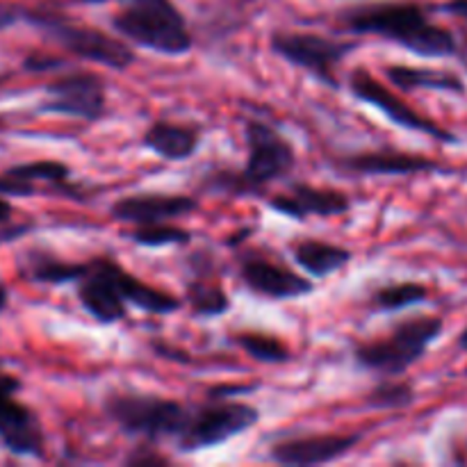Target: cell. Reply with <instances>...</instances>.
<instances>
[{
    "instance_id": "d590c367",
    "label": "cell",
    "mask_w": 467,
    "mask_h": 467,
    "mask_svg": "<svg viewBox=\"0 0 467 467\" xmlns=\"http://www.w3.org/2000/svg\"><path fill=\"white\" fill-rule=\"evenodd\" d=\"M7 304H9V290L5 283H0V313L7 310Z\"/></svg>"
},
{
    "instance_id": "74e56055",
    "label": "cell",
    "mask_w": 467,
    "mask_h": 467,
    "mask_svg": "<svg viewBox=\"0 0 467 467\" xmlns=\"http://www.w3.org/2000/svg\"><path fill=\"white\" fill-rule=\"evenodd\" d=\"M73 3H80V5H103L108 0H73Z\"/></svg>"
},
{
    "instance_id": "9c48e42d",
    "label": "cell",
    "mask_w": 467,
    "mask_h": 467,
    "mask_svg": "<svg viewBox=\"0 0 467 467\" xmlns=\"http://www.w3.org/2000/svg\"><path fill=\"white\" fill-rule=\"evenodd\" d=\"M244 144L246 162L240 169V178L246 196H265L267 185L295 169L296 150L292 141L260 119L244 121Z\"/></svg>"
},
{
    "instance_id": "5bb4252c",
    "label": "cell",
    "mask_w": 467,
    "mask_h": 467,
    "mask_svg": "<svg viewBox=\"0 0 467 467\" xmlns=\"http://www.w3.org/2000/svg\"><path fill=\"white\" fill-rule=\"evenodd\" d=\"M363 433H315L278 441L269 447V459L285 467L327 465L345 459L358 447Z\"/></svg>"
},
{
    "instance_id": "ac0fdd59",
    "label": "cell",
    "mask_w": 467,
    "mask_h": 467,
    "mask_svg": "<svg viewBox=\"0 0 467 467\" xmlns=\"http://www.w3.org/2000/svg\"><path fill=\"white\" fill-rule=\"evenodd\" d=\"M141 146L164 162H185L199 150L201 132L194 126L158 119L144 130Z\"/></svg>"
},
{
    "instance_id": "d6a6232c",
    "label": "cell",
    "mask_w": 467,
    "mask_h": 467,
    "mask_svg": "<svg viewBox=\"0 0 467 467\" xmlns=\"http://www.w3.org/2000/svg\"><path fill=\"white\" fill-rule=\"evenodd\" d=\"M442 9L450 14H454V16H461L467 23V0H450V3H447Z\"/></svg>"
},
{
    "instance_id": "484cf974",
    "label": "cell",
    "mask_w": 467,
    "mask_h": 467,
    "mask_svg": "<svg viewBox=\"0 0 467 467\" xmlns=\"http://www.w3.org/2000/svg\"><path fill=\"white\" fill-rule=\"evenodd\" d=\"M415 401L413 383L388 377L365 395V406L374 410H401Z\"/></svg>"
},
{
    "instance_id": "2e32d148",
    "label": "cell",
    "mask_w": 467,
    "mask_h": 467,
    "mask_svg": "<svg viewBox=\"0 0 467 467\" xmlns=\"http://www.w3.org/2000/svg\"><path fill=\"white\" fill-rule=\"evenodd\" d=\"M199 208V201L190 194H162V192H140L121 196L109 205V217L123 223H158L190 217Z\"/></svg>"
},
{
    "instance_id": "ba28073f",
    "label": "cell",
    "mask_w": 467,
    "mask_h": 467,
    "mask_svg": "<svg viewBox=\"0 0 467 467\" xmlns=\"http://www.w3.org/2000/svg\"><path fill=\"white\" fill-rule=\"evenodd\" d=\"M135 281V274L123 269L112 255H96L87 260L85 274L76 281V296L96 322L112 327L126 317Z\"/></svg>"
},
{
    "instance_id": "e0dca14e",
    "label": "cell",
    "mask_w": 467,
    "mask_h": 467,
    "mask_svg": "<svg viewBox=\"0 0 467 467\" xmlns=\"http://www.w3.org/2000/svg\"><path fill=\"white\" fill-rule=\"evenodd\" d=\"M337 167L356 176H415V173L445 171L438 160L400 149H374L342 155Z\"/></svg>"
},
{
    "instance_id": "277c9868",
    "label": "cell",
    "mask_w": 467,
    "mask_h": 467,
    "mask_svg": "<svg viewBox=\"0 0 467 467\" xmlns=\"http://www.w3.org/2000/svg\"><path fill=\"white\" fill-rule=\"evenodd\" d=\"M103 409L126 436L141 438L150 445L162 441L176 442L190 418V406L153 392H109Z\"/></svg>"
},
{
    "instance_id": "44dd1931",
    "label": "cell",
    "mask_w": 467,
    "mask_h": 467,
    "mask_svg": "<svg viewBox=\"0 0 467 467\" xmlns=\"http://www.w3.org/2000/svg\"><path fill=\"white\" fill-rule=\"evenodd\" d=\"M292 258L313 278H327L351 263V249L324 240H301L292 246Z\"/></svg>"
},
{
    "instance_id": "f1b7e54d",
    "label": "cell",
    "mask_w": 467,
    "mask_h": 467,
    "mask_svg": "<svg viewBox=\"0 0 467 467\" xmlns=\"http://www.w3.org/2000/svg\"><path fill=\"white\" fill-rule=\"evenodd\" d=\"M0 194L5 196H35L39 194V187L35 182H27V181H18V178L7 176L3 173L0 176Z\"/></svg>"
},
{
    "instance_id": "30bf717a",
    "label": "cell",
    "mask_w": 467,
    "mask_h": 467,
    "mask_svg": "<svg viewBox=\"0 0 467 467\" xmlns=\"http://www.w3.org/2000/svg\"><path fill=\"white\" fill-rule=\"evenodd\" d=\"M347 87H349V94L356 100L365 105H372L374 109L383 114L390 123L404 128V130L420 132V135H427L431 140L441 141V144H459V137L451 130L442 128L441 123L433 121L427 114L418 112L415 108H410L404 99H401L397 91H392L390 87L383 85L374 73H369L365 67L354 68L347 78Z\"/></svg>"
},
{
    "instance_id": "5b68a950",
    "label": "cell",
    "mask_w": 467,
    "mask_h": 467,
    "mask_svg": "<svg viewBox=\"0 0 467 467\" xmlns=\"http://www.w3.org/2000/svg\"><path fill=\"white\" fill-rule=\"evenodd\" d=\"M26 21L41 27L50 39L57 41L73 57L108 67L109 71H128L137 59L135 50H132V46L128 41L117 39V36L99 30V27L80 26V23L68 21L62 14L27 12Z\"/></svg>"
},
{
    "instance_id": "7c38bea8",
    "label": "cell",
    "mask_w": 467,
    "mask_h": 467,
    "mask_svg": "<svg viewBox=\"0 0 467 467\" xmlns=\"http://www.w3.org/2000/svg\"><path fill=\"white\" fill-rule=\"evenodd\" d=\"M39 112L96 123L108 114V87L99 73L71 71L46 85Z\"/></svg>"
},
{
    "instance_id": "83f0119b",
    "label": "cell",
    "mask_w": 467,
    "mask_h": 467,
    "mask_svg": "<svg viewBox=\"0 0 467 467\" xmlns=\"http://www.w3.org/2000/svg\"><path fill=\"white\" fill-rule=\"evenodd\" d=\"M126 465H130V467H167V465H171V461H169L162 451L153 450V447H150V442H146V447L144 445L137 447V450H132L130 454L126 456Z\"/></svg>"
},
{
    "instance_id": "4316f807",
    "label": "cell",
    "mask_w": 467,
    "mask_h": 467,
    "mask_svg": "<svg viewBox=\"0 0 467 467\" xmlns=\"http://www.w3.org/2000/svg\"><path fill=\"white\" fill-rule=\"evenodd\" d=\"M5 173L18 178V181L50 182L55 187H64V182L71 176V169H68V164L59 162V160H35V162L14 164ZM67 190H71V187H67Z\"/></svg>"
},
{
    "instance_id": "8992f818",
    "label": "cell",
    "mask_w": 467,
    "mask_h": 467,
    "mask_svg": "<svg viewBox=\"0 0 467 467\" xmlns=\"http://www.w3.org/2000/svg\"><path fill=\"white\" fill-rule=\"evenodd\" d=\"M258 422L260 410L255 406L210 395V401L190 409L185 429L173 445L181 454H199L226 445L228 441L246 433Z\"/></svg>"
},
{
    "instance_id": "7a4b0ae2",
    "label": "cell",
    "mask_w": 467,
    "mask_h": 467,
    "mask_svg": "<svg viewBox=\"0 0 467 467\" xmlns=\"http://www.w3.org/2000/svg\"><path fill=\"white\" fill-rule=\"evenodd\" d=\"M112 27L126 41L167 57L194 48V36L173 0H126L112 16Z\"/></svg>"
},
{
    "instance_id": "e575fe53",
    "label": "cell",
    "mask_w": 467,
    "mask_h": 467,
    "mask_svg": "<svg viewBox=\"0 0 467 467\" xmlns=\"http://www.w3.org/2000/svg\"><path fill=\"white\" fill-rule=\"evenodd\" d=\"M12 214H14L12 203H9V201H7V196L0 194V223L12 222Z\"/></svg>"
},
{
    "instance_id": "1f68e13d",
    "label": "cell",
    "mask_w": 467,
    "mask_h": 467,
    "mask_svg": "<svg viewBox=\"0 0 467 467\" xmlns=\"http://www.w3.org/2000/svg\"><path fill=\"white\" fill-rule=\"evenodd\" d=\"M150 349H153L155 354L160 356V358L178 360V363H192L190 354H185V351H181V349H171V347H167V345H164V342H162V345L153 342V345H150Z\"/></svg>"
},
{
    "instance_id": "4dcf8cb0",
    "label": "cell",
    "mask_w": 467,
    "mask_h": 467,
    "mask_svg": "<svg viewBox=\"0 0 467 467\" xmlns=\"http://www.w3.org/2000/svg\"><path fill=\"white\" fill-rule=\"evenodd\" d=\"M32 228H35L32 223H3V226H0V246L21 240V237H26Z\"/></svg>"
},
{
    "instance_id": "d4e9b609",
    "label": "cell",
    "mask_w": 467,
    "mask_h": 467,
    "mask_svg": "<svg viewBox=\"0 0 467 467\" xmlns=\"http://www.w3.org/2000/svg\"><path fill=\"white\" fill-rule=\"evenodd\" d=\"M123 237L144 249H162V246H187L194 235L182 226H173L169 222L137 223L130 231H123Z\"/></svg>"
},
{
    "instance_id": "7402d4cb",
    "label": "cell",
    "mask_w": 467,
    "mask_h": 467,
    "mask_svg": "<svg viewBox=\"0 0 467 467\" xmlns=\"http://www.w3.org/2000/svg\"><path fill=\"white\" fill-rule=\"evenodd\" d=\"M431 296L424 283L420 281H400V283H388V285L379 287L369 296V306L374 313H401L406 308L424 304Z\"/></svg>"
},
{
    "instance_id": "4fadbf2b",
    "label": "cell",
    "mask_w": 467,
    "mask_h": 467,
    "mask_svg": "<svg viewBox=\"0 0 467 467\" xmlns=\"http://www.w3.org/2000/svg\"><path fill=\"white\" fill-rule=\"evenodd\" d=\"M237 274L254 295L269 301H292L315 292L310 278L301 276L295 269L285 267L269 255L255 254V251L242 255Z\"/></svg>"
},
{
    "instance_id": "d6986e66",
    "label": "cell",
    "mask_w": 467,
    "mask_h": 467,
    "mask_svg": "<svg viewBox=\"0 0 467 467\" xmlns=\"http://www.w3.org/2000/svg\"><path fill=\"white\" fill-rule=\"evenodd\" d=\"M87 260H64L48 249H27L21 255V274L36 285H76L78 278L85 274Z\"/></svg>"
},
{
    "instance_id": "cb8c5ba5",
    "label": "cell",
    "mask_w": 467,
    "mask_h": 467,
    "mask_svg": "<svg viewBox=\"0 0 467 467\" xmlns=\"http://www.w3.org/2000/svg\"><path fill=\"white\" fill-rule=\"evenodd\" d=\"M233 342H235L249 358H254L255 363L285 365L292 360L290 347H287L281 337L269 336V333L244 331L233 336Z\"/></svg>"
},
{
    "instance_id": "3957f363",
    "label": "cell",
    "mask_w": 467,
    "mask_h": 467,
    "mask_svg": "<svg viewBox=\"0 0 467 467\" xmlns=\"http://www.w3.org/2000/svg\"><path fill=\"white\" fill-rule=\"evenodd\" d=\"M445 331V322L436 315H418L397 324L390 336L354 345L356 365L381 377H404L427 356L433 342Z\"/></svg>"
},
{
    "instance_id": "52a82bcc",
    "label": "cell",
    "mask_w": 467,
    "mask_h": 467,
    "mask_svg": "<svg viewBox=\"0 0 467 467\" xmlns=\"http://www.w3.org/2000/svg\"><path fill=\"white\" fill-rule=\"evenodd\" d=\"M358 48V41L331 39L317 32L276 30L269 36V50L290 67L313 76L319 85L340 91L337 67Z\"/></svg>"
},
{
    "instance_id": "836d02e7",
    "label": "cell",
    "mask_w": 467,
    "mask_h": 467,
    "mask_svg": "<svg viewBox=\"0 0 467 467\" xmlns=\"http://www.w3.org/2000/svg\"><path fill=\"white\" fill-rule=\"evenodd\" d=\"M251 235H254V228H242V231L233 233V235L228 237V240H226V244H228V246H233V249H235V246H240L242 242H244V240H249Z\"/></svg>"
},
{
    "instance_id": "6da1fadb",
    "label": "cell",
    "mask_w": 467,
    "mask_h": 467,
    "mask_svg": "<svg viewBox=\"0 0 467 467\" xmlns=\"http://www.w3.org/2000/svg\"><path fill=\"white\" fill-rule=\"evenodd\" d=\"M340 23L347 32L374 35L401 46L409 53L427 59H447L459 55L454 32L431 21L427 9L418 3L388 0L345 9Z\"/></svg>"
},
{
    "instance_id": "9a60e30c",
    "label": "cell",
    "mask_w": 467,
    "mask_h": 467,
    "mask_svg": "<svg viewBox=\"0 0 467 467\" xmlns=\"http://www.w3.org/2000/svg\"><path fill=\"white\" fill-rule=\"evenodd\" d=\"M267 208L295 222H306L308 217H342L351 210V199L347 192L333 187H315L310 182H292L287 192L265 199Z\"/></svg>"
},
{
    "instance_id": "f546056e",
    "label": "cell",
    "mask_w": 467,
    "mask_h": 467,
    "mask_svg": "<svg viewBox=\"0 0 467 467\" xmlns=\"http://www.w3.org/2000/svg\"><path fill=\"white\" fill-rule=\"evenodd\" d=\"M26 14L27 9L7 3V0H0V30H7V27L16 26L18 21H26Z\"/></svg>"
},
{
    "instance_id": "8d00e7d4",
    "label": "cell",
    "mask_w": 467,
    "mask_h": 467,
    "mask_svg": "<svg viewBox=\"0 0 467 467\" xmlns=\"http://www.w3.org/2000/svg\"><path fill=\"white\" fill-rule=\"evenodd\" d=\"M456 345H459L461 351H465V354H467V327L459 333V340H456Z\"/></svg>"
},
{
    "instance_id": "ffe728a7",
    "label": "cell",
    "mask_w": 467,
    "mask_h": 467,
    "mask_svg": "<svg viewBox=\"0 0 467 467\" xmlns=\"http://www.w3.org/2000/svg\"><path fill=\"white\" fill-rule=\"evenodd\" d=\"M386 78L401 91H442V94H467V85L461 76L442 68L409 67V64H388Z\"/></svg>"
},
{
    "instance_id": "603a6c76",
    "label": "cell",
    "mask_w": 467,
    "mask_h": 467,
    "mask_svg": "<svg viewBox=\"0 0 467 467\" xmlns=\"http://www.w3.org/2000/svg\"><path fill=\"white\" fill-rule=\"evenodd\" d=\"M185 304L190 306L192 315L199 319L222 317L233 308L228 292L219 283H210L201 276L185 285Z\"/></svg>"
},
{
    "instance_id": "8fae6325",
    "label": "cell",
    "mask_w": 467,
    "mask_h": 467,
    "mask_svg": "<svg viewBox=\"0 0 467 467\" xmlns=\"http://www.w3.org/2000/svg\"><path fill=\"white\" fill-rule=\"evenodd\" d=\"M21 388V379L0 369V445L21 459H44V427L35 410L16 400Z\"/></svg>"
},
{
    "instance_id": "f35d334b",
    "label": "cell",
    "mask_w": 467,
    "mask_h": 467,
    "mask_svg": "<svg viewBox=\"0 0 467 467\" xmlns=\"http://www.w3.org/2000/svg\"><path fill=\"white\" fill-rule=\"evenodd\" d=\"M465 71H467V57H465Z\"/></svg>"
}]
</instances>
